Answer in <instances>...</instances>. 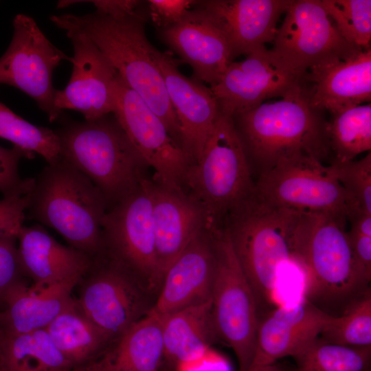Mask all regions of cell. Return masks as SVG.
Returning <instances> with one entry per match:
<instances>
[{"instance_id": "obj_13", "label": "cell", "mask_w": 371, "mask_h": 371, "mask_svg": "<svg viewBox=\"0 0 371 371\" xmlns=\"http://www.w3.org/2000/svg\"><path fill=\"white\" fill-rule=\"evenodd\" d=\"M272 43L276 56L303 73L362 49L343 38L321 0H292Z\"/></svg>"}, {"instance_id": "obj_7", "label": "cell", "mask_w": 371, "mask_h": 371, "mask_svg": "<svg viewBox=\"0 0 371 371\" xmlns=\"http://www.w3.org/2000/svg\"><path fill=\"white\" fill-rule=\"evenodd\" d=\"M185 186L210 232L223 228L229 212L256 190L231 116L220 111L199 159L187 170Z\"/></svg>"}, {"instance_id": "obj_6", "label": "cell", "mask_w": 371, "mask_h": 371, "mask_svg": "<svg viewBox=\"0 0 371 371\" xmlns=\"http://www.w3.org/2000/svg\"><path fill=\"white\" fill-rule=\"evenodd\" d=\"M55 132L60 157L87 176L110 207L134 191L144 179L146 164L113 113L91 121H69Z\"/></svg>"}, {"instance_id": "obj_25", "label": "cell", "mask_w": 371, "mask_h": 371, "mask_svg": "<svg viewBox=\"0 0 371 371\" xmlns=\"http://www.w3.org/2000/svg\"><path fill=\"white\" fill-rule=\"evenodd\" d=\"M77 283L34 288L27 283L11 289L1 302V317L8 334L45 329L72 298Z\"/></svg>"}, {"instance_id": "obj_12", "label": "cell", "mask_w": 371, "mask_h": 371, "mask_svg": "<svg viewBox=\"0 0 371 371\" xmlns=\"http://www.w3.org/2000/svg\"><path fill=\"white\" fill-rule=\"evenodd\" d=\"M11 42L0 58V84L12 86L32 98L50 122L60 115L54 104L53 74L61 61L71 62L54 45L32 17L16 14Z\"/></svg>"}, {"instance_id": "obj_34", "label": "cell", "mask_w": 371, "mask_h": 371, "mask_svg": "<svg viewBox=\"0 0 371 371\" xmlns=\"http://www.w3.org/2000/svg\"><path fill=\"white\" fill-rule=\"evenodd\" d=\"M336 29L350 44L370 47L371 39L370 0H321Z\"/></svg>"}, {"instance_id": "obj_4", "label": "cell", "mask_w": 371, "mask_h": 371, "mask_svg": "<svg viewBox=\"0 0 371 371\" xmlns=\"http://www.w3.org/2000/svg\"><path fill=\"white\" fill-rule=\"evenodd\" d=\"M301 212L268 202L256 187L226 216L223 227L254 294L259 317L276 306L279 272L293 264V241Z\"/></svg>"}, {"instance_id": "obj_39", "label": "cell", "mask_w": 371, "mask_h": 371, "mask_svg": "<svg viewBox=\"0 0 371 371\" xmlns=\"http://www.w3.org/2000/svg\"><path fill=\"white\" fill-rule=\"evenodd\" d=\"M152 21L159 29L179 23L197 3L191 0H149Z\"/></svg>"}, {"instance_id": "obj_41", "label": "cell", "mask_w": 371, "mask_h": 371, "mask_svg": "<svg viewBox=\"0 0 371 371\" xmlns=\"http://www.w3.org/2000/svg\"><path fill=\"white\" fill-rule=\"evenodd\" d=\"M175 371H230L227 361L209 349L200 357L177 366Z\"/></svg>"}, {"instance_id": "obj_40", "label": "cell", "mask_w": 371, "mask_h": 371, "mask_svg": "<svg viewBox=\"0 0 371 371\" xmlns=\"http://www.w3.org/2000/svg\"><path fill=\"white\" fill-rule=\"evenodd\" d=\"M355 266L363 280L371 281V236L347 231Z\"/></svg>"}, {"instance_id": "obj_21", "label": "cell", "mask_w": 371, "mask_h": 371, "mask_svg": "<svg viewBox=\"0 0 371 371\" xmlns=\"http://www.w3.org/2000/svg\"><path fill=\"white\" fill-rule=\"evenodd\" d=\"M330 316L304 299L292 306L275 308L260 320L249 370L285 357L294 358L319 338Z\"/></svg>"}, {"instance_id": "obj_10", "label": "cell", "mask_w": 371, "mask_h": 371, "mask_svg": "<svg viewBox=\"0 0 371 371\" xmlns=\"http://www.w3.org/2000/svg\"><path fill=\"white\" fill-rule=\"evenodd\" d=\"M103 255L131 273L156 299L155 239L152 196L144 179L111 205L102 222Z\"/></svg>"}, {"instance_id": "obj_20", "label": "cell", "mask_w": 371, "mask_h": 371, "mask_svg": "<svg viewBox=\"0 0 371 371\" xmlns=\"http://www.w3.org/2000/svg\"><path fill=\"white\" fill-rule=\"evenodd\" d=\"M292 0H210L200 1L223 34L232 58L266 48Z\"/></svg>"}, {"instance_id": "obj_30", "label": "cell", "mask_w": 371, "mask_h": 371, "mask_svg": "<svg viewBox=\"0 0 371 371\" xmlns=\"http://www.w3.org/2000/svg\"><path fill=\"white\" fill-rule=\"evenodd\" d=\"M327 120V136L331 163L352 161L371 149V104L346 106L333 112Z\"/></svg>"}, {"instance_id": "obj_37", "label": "cell", "mask_w": 371, "mask_h": 371, "mask_svg": "<svg viewBox=\"0 0 371 371\" xmlns=\"http://www.w3.org/2000/svg\"><path fill=\"white\" fill-rule=\"evenodd\" d=\"M16 241L14 236L0 239V304L11 289L27 283L21 269Z\"/></svg>"}, {"instance_id": "obj_42", "label": "cell", "mask_w": 371, "mask_h": 371, "mask_svg": "<svg viewBox=\"0 0 371 371\" xmlns=\"http://www.w3.org/2000/svg\"><path fill=\"white\" fill-rule=\"evenodd\" d=\"M94 5L96 11L113 18H122L135 12L141 3L135 0L85 1Z\"/></svg>"}, {"instance_id": "obj_2", "label": "cell", "mask_w": 371, "mask_h": 371, "mask_svg": "<svg viewBox=\"0 0 371 371\" xmlns=\"http://www.w3.org/2000/svg\"><path fill=\"white\" fill-rule=\"evenodd\" d=\"M311 85L234 115L235 128L257 178L297 155L324 162L330 155L324 112L311 104Z\"/></svg>"}, {"instance_id": "obj_15", "label": "cell", "mask_w": 371, "mask_h": 371, "mask_svg": "<svg viewBox=\"0 0 371 371\" xmlns=\"http://www.w3.org/2000/svg\"><path fill=\"white\" fill-rule=\"evenodd\" d=\"M308 83L307 72L293 70L266 47L231 63L220 80L209 87L220 111L233 117Z\"/></svg>"}, {"instance_id": "obj_45", "label": "cell", "mask_w": 371, "mask_h": 371, "mask_svg": "<svg viewBox=\"0 0 371 371\" xmlns=\"http://www.w3.org/2000/svg\"><path fill=\"white\" fill-rule=\"evenodd\" d=\"M1 304H0V351L1 348L3 344V342L4 341L6 333L4 329V327L2 324L1 317Z\"/></svg>"}, {"instance_id": "obj_43", "label": "cell", "mask_w": 371, "mask_h": 371, "mask_svg": "<svg viewBox=\"0 0 371 371\" xmlns=\"http://www.w3.org/2000/svg\"><path fill=\"white\" fill-rule=\"evenodd\" d=\"M248 371H287L284 368L277 363L263 366L249 370Z\"/></svg>"}, {"instance_id": "obj_35", "label": "cell", "mask_w": 371, "mask_h": 371, "mask_svg": "<svg viewBox=\"0 0 371 371\" xmlns=\"http://www.w3.org/2000/svg\"><path fill=\"white\" fill-rule=\"evenodd\" d=\"M347 198V213L357 210L371 214V153L359 160L331 163ZM347 216V214H346Z\"/></svg>"}, {"instance_id": "obj_31", "label": "cell", "mask_w": 371, "mask_h": 371, "mask_svg": "<svg viewBox=\"0 0 371 371\" xmlns=\"http://www.w3.org/2000/svg\"><path fill=\"white\" fill-rule=\"evenodd\" d=\"M0 138L29 154L40 155L47 164L60 159V140L55 131L26 121L1 101Z\"/></svg>"}, {"instance_id": "obj_1", "label": "cell", "mask_w": 371, "mask_h": 371, "mask_svg": "<svg viewBox=\"0 0 371 371\" xmlns=\"http://www.w3.org/2000/svg\"><path fill=\"white\" fill-rule=\"evenodd\" d=\"M346 222L330 213L302 211L293 242L292 262L303 277V299L334 317L370 290L355 266Z\"/></svg>"}, {"instance_id": "obj_32", "label": "cell", "mask_w": 371, "mask_h": 371, "mask_svg": "<svg viewBox=\"0 0 371 371\" xmlns=\"http://www.w3.org/2000/svg\"><path fill=\"white\" fill-rule=\"evenodd\" d=\"M371 346L352 347L317 339L294 357L297 371H368Z\"/></svg>"}, {"instance_id": "obj_44", "label": "cell", "mask_w": 371, "mask_h": 371, "mask_svg": "<svg viewBox=\"0 0 371 371\" xmlns=\"http://www.w3.org/2000/svg\"><path fill=\"white\" fill-rule=\"evenodd\" d=\"M69 371H103L96 361L91 363L72 368Z\"/></svg>"}, {"instance_id": "obj_9", "label": "cell", "mask_w": 371, "mask_h": 371, "mask_svg": "<svg viewBox=\"0 0 371 371\" xmlns=\"http://www.w3.org/2000/svg\"><path fill=\"white\" fill-rule=\"evenodd\" d=\"M76 287L80 307L112 344L145 316L155 301L131 273L103 254L91 259Z\"/></svg>"}, {"instance_id": "obj_28", "label": "cell", "mask_w": 371, "mask_h": 371, "mask_svg": "<svg viewBox=\"0 0 371 371\" xmlns=\"http://www.w3.org/2000/svg\"><path fill=\"white\" fill-rule=\"evenodd\" d=\"M45 329L72 368L95 362L113 345L74 297Z\"/></svg>"}, {"instance_id": "obj_16", "label": "cell", "mask_w": 371, "mask_h": 371, "mask_svg": "<svg viewBox=\"0 0 371 371\" xmlns=\"http://www.w3.org/2000/svg\"><path fill=\"white\" fill-rule=\"evenodd\" d=\"M65 33L73 45V67L67 86L56 89V108L78 111L86 121L113 113L118 74L87 37L74 31Z\"/></svg>"}, {"instance_id": "obj_18", "label": "cell", "mask_w": 371, "mask_h": 371, "mask_svg": "<svg viewBox=\"0 0 371 371\" xmlns=\"http://www.w3.org/2000/svg\"><path fill=\"white\" fill-rule=\"evenodd\" d=\"M215 270L214 236L204 228L168 269L150 311L165 316L210 301Z\"/></svg>"}, {"instance_id": "obj_23", "label": "cell", "mask_w": 371, "mask_h": 371, "mask_svg": "<svg viewBox=\"0 0 371 371\" xmlns=\"http://www.w3.org/2000/svg\"><path fill=\"white\" fill-rule=\"evenodd\" d=\"M18 253L24 276L34 288L77 283L89 269L91 258L58 243L41 225L21 227Z\"/></svg>"}, {"instance_id": "obj_27", "label": "cell", "mask_w": 371, "mask_h": 371, "mask_svg": "<svg viewBox=\"0 0 371 371\" xmlns=\"http://www.w3.org/2000/svg\"><path fill=\"white\" fill-rule=\"evenodd\" d=\"M164 316L150 311L131 326L101 358L103 371H161Z\"/></svg>"}, {"instance_id": "obj_17", "label": "cell", "mask_w": 371, "mask_h": 371, "mask_svg": "<svg viewBox=\"0 0 371 371\" xmlns=\"http://www.w3.org/2000/svg\"><path fill=\"white\" fill-rule=\"evenodd\" d=\"M155 56L179 124L181 146L193 164L220 113L218 102L210 87L179 71L170 53L156 49Z\"/></svg>"}, {"instance_id": "obj_3", "label": "cell", "mask_w": 371, "mask_h": 371, "mask_svg": "<svg viewBox=\"0 0 371 371\" xmlns=\"http://www.w3.org/2000/svg\"><path fill=\"white\" fill-rule=\"evenodd\" d=\"M50 20L65 32L74 31L87 37L126 86L162 120L170 135L181 146L179 124L155 59L157 49L148 41L144 18L137 10L122 18L111 17L95 11L83 15H52Z\"/></svg>"}, {"instance_id": "obj_33", "label": "cell", "mask_w": 371, "mask_h": 371, "mask_svg": "<svg viewBox=\"0 0 371 371\" xmlns=\"http://www.w3.org/2000/svg\"><path fill=\"white\" fill-rule=\"evenodd\" d=\"M319 338L326 342L346 346H371L370 290L342 315L330 316Z\"/></svg>"}, {"instance_id": "obj_19", "label": "cell", "mask_w": 371, "mask_h": 371, "mask_svg": "<svg viewBox=\"0 0 371 371\" xmlns=\"http://www.w3.org/2000/svg\"><path fill=\"white\" fill-rule=\"evenodd\" d=\"M159 36L190 65L195 80L210 87L233 62L223 34L199 1L179 23L159 29Z\"/></svg>"}, {"instance_id": "obj_29", "label": "cell", "mask_w": 371, "mask_h": 371, "mask_svg": "<svg viewBox=\"0 0 371 371\" xmlns=\"http://www.w3.org/2000/svg\"><path fill=\"white\" fill-rule=\"evenodd\" d=\"M71 366L45 329L6 333L0 351V371H69Z\"/></svg>"}, {"instance_id": "obj_24", "label": "cell", "mask_w": 371, "mask_h": 371, "mask_svg": "<svg viewBox=\"0 0 371 371\" xmlns=\"http://www.w3.org/2000/svg\"><path fill=\"white\" fill-rule=\"evenodd\" d=\"M311 104L322 112H333L371 100V48L349 57L313 67L307 71Z\"/></svg>"}, {"instance_id": "obj_36", "label": "cell", "mask_w": 371, "mask_h": 371, "mask_svg": "<svg viewBox=\"0 0 371 371\" xmlns=\"http://www.w3.org/2000/svg\"><path fill=\"white\" fill-rule=\"evenodd\" d=\"M34 186V178H26L18 190L0 199V239L17 237L25 219Z\"/></svg>"}, {"instance_id": "obj_22", "label": "cell", "mask_w": 371, "mask_h": 371, "mask_svg": "<svg viewBox=\"0 0 371 371\" xmlns=\"http://www.w3.org/2000/svg\"><path fill=\"white\" fill-rule=\"evenodd\" d=\"M148 185L153 203L158 293L169 267L205 227L201 211L186 192L149 180Z\"/></svg>"}, {"instance_id": "obj_5", "label": "cell", "mask_w": 371, "mask_h": 371, "mask_svg": "<svg viewBox=\"0 0 371 371\" xmlns=\"http://www.w3.org/2000/svg\"><path fill=\"white\" fill-rule=\"evenodd\" d=\"M109 203L83 173L60 157L34 178L27 216L59 233L91 258L103 254L102 222Z\"/></svg>"}, {"instance_id": "obj_11", "label": "cell", "mask_w": 371, "mask_h": 371, "mask_svg": "<svg viewBox=\"0 0 371 371\" xmlns=\"http://www.w3.org/2000/svg\"><path fill=\"white\" fill-rule=\"evenodd\" d=\"M255 181L259 194L273 205L346 218L347 198L334 166L313 156L284 159Z\"/></svg>"}, {"instance_id": "obj_26", "label": "cell", "mask_w": 371, "mask_h": 371, "mask_svg": "<svg viewBox=\"0 0 371 371\" xmlns=\"http://www.w3.org/2000/svg\"><path fill=\"white\" fill-rule=\"evenodd\" d=\"M216 340L211 300L164 316L162 368L175 371L178 365L202 356Z\"/></svg>"}, {"instance_id": "obj_8", "label": "cell", "mask_w": 371, "mask_h": 371, "mask_svg": "<svg viewBox=\"0 0 371 371\" xmlns=\"http://www.w3.org/2000/svg\"><path fill=\"white\" fill-rule=\"evenodd\" d=\"M216 270L211 297L215 335L234 352L239 371H248L256 344L260 317L253 291L238 262L225 227L212 232Z\"/></svg>"}, {"instance_id": "obj_14", "label": "cell", "mask_w": 371, "mask_h": 371, "mask_svg": "<svg viewBox=\"0 0 371 371\" xmlns=\"http://www.w3.org/2000/svg\"><path fill=\"white\" fill-rule=\"evenodd\" d=\"M113 113L146 165L155 170V182L185 192L190 166L186 154L162 120L119 75Z\"/></svg>"}, {"instance_id": "obj_38", "label": "cell", "mask_w": 371, "mask_h": 371, "mask_svg": "<svg viewBox=\"0 0 371 371\" xmlns=\"http://www.w3.org/2000/svg\"><path fill=\"white\" fill-rule=\"evenodd\" d=\"M34 157L15 146L6 148L0 146V192L3 196L18 190L24 181L19 173L20 160Z\"/></svg>"}]
</instances>
